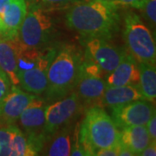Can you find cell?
I'll return each mask as SVG.
<instances>
[{
	"mask_svg": "<svg viewBox=\"0 0 156 156\" xmlns=\"http://www.w3.org/2000/svg\"><path fill=\"white\" fill-rule=\"evenodd\" d=\"M52 11L36 3L27 5V12L18 31V38L23 44L36 49H43L53 44L56 37V19Z\"/></svg>",
	"mask_w": 156,
	"mask_h": 156,
	"instance_id": "cell-4",
	"label": "cell"
},
{
	"mask_svg": "<svg viewBox=\"0 0 156 156\" xmlns=\"http://www.w3.org/2000/svg\"><path fill=\"white\" fill-rule=\"evenodd\" d=\"M151 141L146 125L129 126L120 130V143L134 155H140Z\"/></svg>",
	"mask_w": 156,
	"mask_h": 156,
	"instance_id": "cell-18",
	"label": "cell"
},
{
	"mask_svg": "<svg viewBox=\"0 0 156 156\" xmlns=\"http://www.w3.org/2000/svg\"><path fill=\"white\" fill-rule=\"evenodd\" d=\"M83 108V103L74 91L49 103L45 109L46 137L65 126L72 125Z\"/></svg>",
	"mask_w": 156,
	"mask_h": 156,
	"instance_id": "cell-8",
	"label": "cell"
},
{
	"mask_svg": "<svg viewBox=\"0 0 156 156\" xmlns=\"http://www.w3.org/2000/svg\"><path fill=\"white\" fill-rule=\"evenodd\" d=\"M140 156H155L156 155V141H151L145 149L140 154Z\"/></svg>",
	"mask_w": 156,
	"mask_h": 156,
	"instance_id": "cell-28",
	"label": "cell"
},
{
	"mask_svg": "<svg viewBox=\"0 0 156 156\" xmlns=\"http://www.w3.org/2000/svg\"><path fill=\"white\" fill-rule=\"evenodd\" d=\"M106 88L105 79L87 74L81 69L74 92L83 108L85 105L88 108L92 106H100L101 99Z\"/></svg>",
	"mask_w": 156,
	"mask_h": 156,
	"instance_id": "cell-12",
	"label": "cell"
},
{
	"mask_svg": "<svg viewBox=\"0 0 156 156\" xmlns=\"http://www.w3.org/2000/svg\"><path fill=\"white\" fill-rule=\"evenodd\" d=\"M48 104L44 98L37 95L23 109L17 121L30 145L37 155L46 140L45 109Z\"/></svg>",
	"mask_w": 156,
	"mask_h": 156,
	"instance_id": "cell-7",
	"label": "cell"
},
{
	"mask_svg": "<svg viewBox=\"0 0 156 156\" xmlns=\"http://www.w3.org/2000/svg\"><path fill=\"white\" fill-rule=\"evenodd\" d=\"M72 125H68L58 129L46 137L41 154L48 156L70 155L72 142Z\"/></svg>",
	"mask_w": 156,
	"mask_h": 156,
	"instance_id": "cell-15",
	"label": "cell"
},
{
	"mask_svg": "<svg viewBox=\"0 0 156 156\" xmlns=\"http://www.w3.org/2000/svg\"><path fill=\"white\" fill-rule=\"evenodd\" d=\"M2 29H3V23H2V19L0 18V31L2 30Z\"/></svg>",
	"mask_w": 156,
	"mask_h": 156,
	"instance_id": "cell-30",
	"label": "cell"
},
{
	"mask_svg": "<svg viewBox=\"0 0 156 156\" xmlns=\"http://www.w3.org/2000/svg\"><path fill=\"white\" fill-rule=\"evenodd\" d=\"M59 46L60 45L55 44L37 67L18 75L20 88L37 96L44 95L48 86L47 71L50 62L56 56Z\"/></svg>",
	"mask_w": 156,
	"mask_h": 156,
	"instance_id": "cell-10",
	"label": "cell"
},
{
	"mask_svg": "<svg viewBox=\"0 0 156 156\" xmlns=\"http://www.w3.org/2000/svg\"><path fill=\"white\" fill-rule=\"evenodd\" d=\"M126 50L139 63L156 64V46L151 30L140 16L128 11L123 17Z\"/></svg>",
	"mask_w": 156,
	"mask_h": 156,
	"instance_id": "cell-6",
	"label": "cell"
},
{
	"mask_svg": "<svg viewBox=\"0 0 156 156\" xmlns=\"http://www.w3.org/2000/svg\"><path fill=\"white\" fill-rule=\"evenodd\" d=\"M15 126L0 123V156L11 155V142Z\"/></svg>",
	"mask_w": 156,
	"mask_h": 156,
	"instance_id": "cell-21",
	"label": "cell"
},
{
	"mask_svg": "<svg viewBox=\"0 0 156 156\" xmlns=\"http://www.w3.org/2000/svg\"><path fill=\"white\" fill-rule=\"evenodd\" d=\"M11 87H12V83L10 78L0 69V107L4 99L10 92Z\"/></svg>",
	"mask_w": 156,
	"mask_h": 156,
	"instance_id": "cell-24",
	"label": "cell"
},
{
	"mask_svg": "<svg viewBox=\"0 0 156 156\" xmlns=\"http://www.w3.org/2000/svg\"><path fill=\"white\" fill-rule=\"evenodd\" d=\"M148 135L152 141H156V116L155 114L153 115L148 122L146 124Z\"/></svg>",
	"mask_w": 156,
	"mask_h": 156,
	"instance_id": "cell-27",
	"label": "cell"
},
{
	"mask_svg": "<svg viewBox=\"0 0 156 156\" xmlns=\"http://www.w3.org/2000/svg\"><path fill=\"white\" fill-rule=\"evenodd\" d=\"M155 114L154 102L145 99L133 101L111 108V118L118 128L146 125Z\"/></svg>",
	"mask_w": 156,
	"mask_h": 156,
	"instance_id": "cell-9",
	"label": "cell"
},
{
	"mask_svg": "<svg viewBox=\"0 0 156 156\" xmlns=\"http://www.w3.org/2000/svg\"><path fill=\"white\" fill-rule=\"evenodd\" d=\"M54 44H55L43 49H36L27 47L21 43L17 58V77L19 74L37 67Z\"/></svg>",
	"mask_w": 156,
	"mask_h": 156,
	"instance_id": "cell-19",
	"label": "cell"
},
{
	"mask_svg": "<svg viewBox=\"0 0 156 156\" xmlns=\"http://www.w3.org/2000/svg\"><path fill=\"white\" fill-rule=\"evenodd\" d=\"M122 148V144L119 143L115 146H113L110 147H107L99 150L95 155L97 156H117L119 155L120 151Z\"/></svg>",
	"mask_w": 156,
	"mask_h": 156,
	"instance_id": "cell-26",
	"label": "cell"
},
{
	"mask_svg": "<svg viewBox=\"0 0 156 156\" xmlns=\"http://www.w3.org/2000/svg\"><path fill=\"white\" fill-rule=\"evenodd\" d=\"M21 42L18 37L10 38L0 34V69L10 78L12 85H19L17 58Z\"/></svg>",
	"mask_w": 156,
	"mask_h": 156,
	"instance_id": "cell-14",
	"label": "cell"
},
{
	"mask_svg": "<svg viewBox=\"0 0 156 156\" xmlns=\"http://www.w3.org/2000/svg\"><path fill=\"white\" fill-rule=\"evenodd\" d=\"M13 0H0V18L4 15L7 8L10 6Z\"/></svg>",
	"mask_w": 156,
	"mask_h": 156,
	"instance_id": "cell-29",
	"label": "cell"
},
{
	"mask_svg": "<svg viewBox=\"0 0 156 156\" xmlns=\"http://www.w3.org/2000/svg\"><path fill=\"white\" fill-rule=\"evenodd\" d=\"M27 12L25 0H13L2 16L3 29L0 34L6 37H18V31Z\"/></svg>",
	"mask_w": 156,
	"mask_h": 156,
	"instance_id": "cell-17",
	"label": "cell"
},
{
	"mask_svg": "<svg viewBox=\"0 0 156 156\" xmlns=\"http://www.w3.org/2000/svg\"><path fill=\"white\" fill-rule=\"evenodd\" d=\"M139 79V63L127 52L117 67L107 76L105 82L107 87L138 85Z\"/></svg>",
	"mask_w": 156,
	"mask_h": 156,
	"instance_id": "cell-13",
	"label": "cell"
},
{
	"mask_svg": "<svg viewBox=\"0 0 156 156\" xmlns=\"http://www.w3.org/2000/svg\"><path fill=\"white\" fill-rule=\"evenodd\" d=\"M143 12L146 21L152 29L155 28L156 23V0H147L144 7L140 10Z\"/></svg>",
	"mask_w": 156,
	"mask_h": 156,
	"instance_id": "cell-23",
	"label": "cell"
},
{
	"mask_svg": "<svg viewBox=\"0 0 156 156\" xmlns=\"http://www.w3.org/2000/svg\"><path fill=\"white\" fill-rule=\"evenodd\" d=\"M83 59L81 69L83 72L105 79L128 52L115 44L111 39L94 37L84 40Z\"/></svg>",
	"mask_w": 156,
	"mask_h": 156,
	"instance_id": "cell-5",
	"label": "cell"
},
{
	"mask_svg": "<svg viewBox=\"0 0 156 156\" xmlns=\"http://www.w3.org/2000/svg\"><path fill=\"white\" fill-rule=\"evenodd\" d=\"M37 95L12 85L0 107V123L15 125L21 113Z\"/></svg>",
	"mask_w": 156,
	"mask_h": 156,
	"instance_id": "cell-11",
	"label": "cell"
},
{
	"mask_svg": "<svg viewBox=\"0 0 156 156\" xmlns=\"http://www.w3.org/2000/svg\"><path fill=\"white\" fill-rule=\"evenodd\" d=\"M139 69L140 79L138 87L140 91L143 99L154 103L156 99L155 65L139 63Z\"/></svg>",
	"mask_w": 156,
	"mask_h": 156,
	"instance_id": "cell-20",
	"label": "cell"
},
{
	"mask_svg": "<svg viewBox=\"0 0 156 156\" xmlns=\"http://www.w3.org/2000/svg\"><path fill=\"white\" fill-rule=\"evenodd\" d=\"M79 140L85 156L95 155L101 149L120 143V130L104 108L89 107L79 125Z\"/></svg>",
	"mask_w": 156,
	"mask_h": 156,
	"instance_id": "cell-3",
	"label": "cell"
},
{
	"mask_svg": "<svg viewBox=\"0 0 156 156\" xmlns=\"http://www.w3.org/2000/svg\"><path fill=\"white\" fill-rule=\"evenodd\" d=\"M147 0H115L118 5L130 6L132 8L141 10Z\"/></svg>",
	"mask_w": 156,
	"mask_h": 156,
	"instance_id": "cell-25",
	"label": "cell"
},
{
	"mask_svg": "<svg viewBox=\"0 0 156 156\" xmlns=\"http://www.w3.org/2000/svg\"><path fill=\"white\" fill-rule=\"evenodd\" d=\"M119 7L112 0H79L65 14L67 27L83 41L94 37L112 39L120 28Z\"/></svg>",
	"mask_w": 156,
	"mask_h": 156,
	"instance_id": "cell-1",
	"label": "cell"
},
{
	"mask_svg": "<svg viewBox=\"0 0 156 156\" xmlns=\"http://www.w3.org/2000/svg\"><path fill=\"white\" fill-rule=\"evenodd\" d=\"M77 1L79 0H37L32 1V3H36L50 11H55L64 7H69Z\"/></svg>",
	"mask_w": 156,
	"mask_h": 156,
	"instance_id": "cell-22",
	"label": "cell"
},
{
	"mask_svg": "<svg viewBox=\"0 0 156 156\" xmlns=\"http://www.w3.org/2000/svg\"><path fill=\"white\" fill-rule=\"evenodd\" d=\"M112 1H115V0H112Z\"/></svg>",
	"mask_w": 156,
	"mask_h": 156,
	"instance_id": "cell-31",
	"label": "cell"
},
{
	"mask_svg": "<svg viewBox=\"0 0 156 156\" xmlns=\"http://www.w3.org/2000/svg\"><path fill=\"white\" fill-rule=\"evenodd\" d=\"M83 59V52L76 44H63L59 46L47 71L48 86L44 99L48 103L74 91Z\"/></svg>",
	"mask_w": 156,
	"mask_h": 156,
	"instance_id": "cell-2",
	"label": "cell"
},
{
	"mask_svg": "<svg viewBox=\"0 0 156 156\" xmlns=\"http://www.w3.org/2000/svg\"><path fill=\"white\" fill-rule=\"evenodd\" d=\"M139 99H143V97L138 85L107 87L101 96L100 106L111 108Z\"/></svg>",
	"mask_w": 156,
	"mask_h": 156,
	"instance_id": "cell-16",
	"label": "cell"
}]
</instances>
